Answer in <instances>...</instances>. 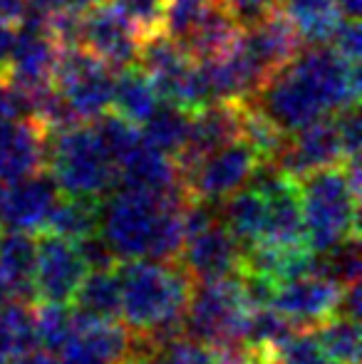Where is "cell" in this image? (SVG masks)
I'll use <instances>...</instances> for the list:
<instances>
[{"mask_svg": "<svg viewBox=\"0 0 362 364\" xmlns=\"http://www.w3.org/2000/svg\"><path fill=\"white\" fill-rule=\"evenodd\" d=\"M360 68L325 45L300 50L248 102L285 134L358 105Z\"/></svg>", "mask_w": 362, "mask_h": 364, "instance_id": "cell-1", "label": "cell"}, {"mask_svg": "<svg viewBox=\"0 0 362 364\" xmlns=\"http://www.w3.org/2000/svg\"><path fill=\"white\" fill-rule=\"evenodd\" d=\"M186 198V191L149 193L122 186L102 198L97 230L119 260H179Z\"/></svg>", "mask_w": 362, "mask_h": 364, "instance_id": "cell-2", "label": "cell"}, {"mask_svg": "<svg viewBox=\"0 0 362 364\" xmlns=\"http://www.w3.org/2000/svg\"><path fill=\"white\" fill-rule=\"evenodd\" d=\"M122 288V315L134 335L159 350L164 342L183 335L193 280L179 260H119L115 265Z\"/></svg>", "mask_w": 362, "mask_h": 364, "instance_id": "cell-3", "label": "cell"}, {"mask_svg": "<svg viewBox=\"0 0 362 364\" xmlns=\"http://www.w3.org/2000/svg\"><path fill=\"white\" fill-rule=\"evenodd\" d=\"M305 243L315 253H325L360 233V193L353 191L345 166H328L298 181Z\"/></svg>", "mask_w": 362, "mask_h": 364, "instance_id": "cell-4", "label": "cell"}, {"mask_svg": "<svg viewBox=\"0 0 362 364\" xmlns=\"http://www.w3.org/2000/svg\"><path fill=\"white\" fill-rule=\"evenodd\" d=\"M251 305L236 275L193 283L188 297L183 335L206 345L216 355L246 350V327Z\"/></svg>", "mask_w": 362, "mask_h": 364, "instance_id": "cell-5", "label": "cell"}, {"mask_svg": "<svg viewBox=\"0 0 362 364\" xmlns=\"http://www.w3.org/2000/svg\"><path fill=\"white\" fill-rule=\"evenodd\" d=\"M45 168L68 196L105 198L117 186V166L95 127L80 122L48 134Z\"/></svg>", "mask_w": 362, "mask_h": 364, "instance_id": "cell-6", "label": "cell"}, {"mask_svg": "<svg viewBox=\"0 0 362 364\" xmlns=\"http://www.w3.org/2000/svg\"><path fill=\"white\" fill-rule=\"evenodd\" d=\"M53 87L60 92L78 122H92L110 112L115 70L80 45L60 48L53 70Z\"/></svg>", "mask_w": 362, "mask_h": 364, "instance_id": "cell-7", "label": "cell"}, {"mask_svg": "<svg viewBox=\"0 0 362 364\" xmlns=\"http://www.w3.org/2000/svg\"><path fill=\"white\" fill-rule=\"evenodd\" d=\"M258 161L261 156L246 139H236L231 144L213 149L181 171L186 196L213 203L223 201L233 191L246 186Z\"/></svg>", "mask_w": 362, "mask_h": 364, "instance_id": "cell-8", "label": "cell"}, {"mask_svg": "<svg viewBox=\"0 0 362 364\" xmlns=\"http://www.w3.org/2000/svg\"><path fill=\"white\" fill-rule=\"evenodd\" d=\"M142 30L115 3H100L82 13L80 23V48L95 55L112 70H122L137 63L142 45Z\"/></svg>", "mask_w": 362, "mask_h": 364, "instance_id": "cell-9", "label": "cell"}, {"mask_svg": "<svg viewBox=\"0 0 362 364\" xmlns=\"http://www.w3.org/2000/svg\"><path fill=\"white\" fill-rule=\"evenodd\" d=\"M35 238V265H33V285L38 300L63 302L70 305L78 292L82 278L87 275V265L80 258L73 240L60 238L48 230H40Z\"/></svg>", "mask_w": 362, "mask_h": 364, "instance_id": "cell-10", "label": "cell"}, {"mask_svg": "<svg viewBox=\"0 0 362 364\" xmlns=\"http://www.w3.org/2000/svg\"><path fill=\"white\" fill-rule=\"evenodd\" d=\"M271 164H275L280 171L288 173L295 181L313 171H320V168L345 164L335 119L323 117V119H315L313 124L288 134Z\"/></svg>", "mask_w": 362, "mask_h": 364, "instance_id": "cell-11", "label": "cell"}, {"mask_svg": "<svg viewBox=\"0 0 362 364\" xmlns=\"http://www.w3.org/2000/svg\"><path fill=\"white\" fill-rule=\"evenodd\" d=\"M179 263L186 268L193 283L218 280L236 275L243 265V245L233 238L231 230L216 220L208 228L183 238Z\"/></svg>", "mask_w": 362, "mask_h": 364, "instance_id": "cell-12", "label": "cell"}, {"mask_svg": "<svg viewBox=\"0 0 362 364\" xmlns=\"http://www.w3.org/2000/svg\"><path fill=\"white\" fill-rule=\"evenodd\" d=\"M340 292L343 288L335 280L320 273H310L278 285L273 292L271 307H275L283 317H288L298 330H313L315 325L335 315Z\"/></svg>", "mask_w": 362, "mask_h": 364, "instance_id": "cell-13", "label": "cell"}, {"mask_svg": "<svg viewBox=\"0 0 362 364\" xmlns=\"http://www.w3.org/2000/svg\"><path fill=\"white\" fill-rule=\"evenodd\" d=\"M238 40L251 53V58L266 73L268 80L303 50V40H300L298 30L293 28L288 15L280 10V5L266 10L248 25H241Z\"/></svg>", "mask_w": 362, "mask_h": 364, "instance_id": "cell-14", "label": "cell"}, {"mask_svg": "<svg viewBox=\"0 0 362 364\" xmlns=\"http://www.w3.org/2000/svg\"><path fill=\"white\" fill-rule=\"evenodd\" d=\"M241 119H243V102H208L198 107L188 117V136L186 144L174 159L179 171L188 168L193 161L213 149L231 144L241 139Z\"/></svg>", "mask_w": 362, "mask_h": 364, "instance_id": "cell-15", "label": "cell"}, {"mask_svg": "<svg viewBox=\"0 0 362 364\" xmlns=\"http://www.w3.org/2000/svg\"><path fill=\"white\" fill-rule=\"evenodd\" d=\"M60 196H63V191L45 168L33 176L20 178V181L5 183L0 225L13 230L40 233Z\"/></svg>", "mask_w": 362, "mask_h": 364, "instance_id": "cell-16", "label": "cell"}, {"mask_svg": "<svg viewBox=\"0 0 362 364\" xmlns=\"http://www.w3.org/2000/svg\"><path fill=\"white\" fill-rule=\"evenodd\" d=\"M48 132L30 117H18L0 127V181L13 183L43 171Z\"/></svg>", "mask_w": 362, "mask_h": 364, "instance_id": "cell-17", "label": "cell"}, {"mask_svg": "<svg viewBox=\"0 0 362 364\" xmlns=\"http://www.w3.org/2000/svg\"><path fill=\"white\" fill-rule=\"evenodd\" d=\"M117 183L149 193L186 191L174 159L156 151L144 139L117 164Z\"/></svg>", "mask_w": 362, "mask_h": 364, "instance_id": "cell-18", "label": "cell"}, {"mask_svg": "<svg viewBox=\"0 0 362 364\" xmlns=\"http://www.w3.org/2000/svg\"><path fill=\"white\" fill-rule=\"evenodd\" d=\"M238 33H241V25L233 18L228 5L223 0H211L193 30L186 35V40L179 45L193 63H206V60L218 58L238 38Z\"/></svg>", "mask_w": 362, "mask_h": 364, "instance_id": "cell-19", "label": "cell"}, {"mask_svg": "<svg viewBox=\"0 0 362 364\" xmlns=\"http://www.w3.org/2000/svg\"><path fill=\"white\" fill-rule=\"evenodd\" d=\"M218 211H221L223 225H226L233 233V238L243 245V250L263 240V230H266V218H268V203L261 191H256V188H251V186H241L238 191H233L231 196L218 201Z\"/></svg>", "mask_w": 362, "mask_h": 364, "instance_id": "cell-20", "label": "cell"}, {"mask_svg": "<svg viewBox=\"0 0 362 364\" xmlns=\"http://www.w3.org/2000/svg\"><path fill=\"white\" fill-rule=\"evenodd\" d=\"M33 265L35 235L28 233V230L8 228V233L0 235V275L15 290L18 302H25V305H35L38 302L33 285Z\"/></svg>", "mask_w": 362, "mask_h": 364, "instance_id": "cell-21", "label": "cell"}, {"mask_svg": "<svg viewBox=\"0 0 362 364\" xmlns=\"http://www.w3.org/2000/svg\"><path fill=\"white\" fill-rule=\"evenodd\" d=\"M159 105V95H156L154 85H151L149 75L139 68V65H127L122 70H115V87H112V107L119 117L127 122L142 127L149 114Z\"/></svg>", "mask_w": 362, "mask_h": 364, "instance_id": "cell-22", "label": "cell"}, {"mask_svg": "<svg viewBox=\"0 0 362 364\" xmlns=\"http://www.w3.org/2000/svg\"><path fill=\"white\" fill-rule=\"evenodd\" d=\"M280 10L308 45H328L343 20L335 0H283Z\"/></svg>", "mask_w": 362, "mask_h": 364, "instance_id": "cell-23", "label": "cell"}, {"mask_svg": "<svg viewBox=\"0 0 362 364\" xmlns=\"http://www.w3.org/2000/svg\"><path fill=\"white\" fill-rule=\"evenodd\" d=\"M78 312L100 320H119L122 315V288L117 270H87L78 292L73 297Z\"/></svg>", "mask_w": 362, "mask_h": 364, "instance_id": "cell-24", "label": "cell"}, {"mask_svg": "<svg viewBox=\"0 0 362 364\" xmlns=\"http://www.w3.org/2000/svg\"><path fill=\"white\" fill-rule=\"evenodd\" d=\"M100 208L102 198L63 193L58 198V203H55V208L50 211V218L43 230L75 243V240L85 238V235L97 233V228H100Z\"/></svg>", "mask_w": 362, "mask_h": 364, "instance_id": "cell-25", "label": "cell"}, {"mask_svg": "<svg viewBox=\"0 0 362 364\" xmlns=\"http://www.w3.org/2000/svg\"><path fill=\"white\" fill-rule=\"evenodd\" d=\"M188 117H191V112L169 105V102H161L149 114V119L142 124V139L149 146H154L156 151L176 159L186 144Z\"/></svg>", "mask_w": 362, "mask_h": 364, "instance_id": "cell-26", "label": "cell"}, {"mask_svg": "<svg viewBox=\"0 0 362 364\" xmlns=\"http://www.w3.org/2000/svg\"><path fill=\"white\" fill-rule=\"evenodd\" d=\"M315 342L335 364H360V322L343 315H333L315 325Z\"/></svg>", "mask_w": 362, "mask_h": 364, "instance_id": "cell-27", "label": "cell"}, {"mask_svg": "<svg viewBox=\"0 0 362 364\" xmlns=\"http://www.w3.org/2000/svg\"><path fill=\"white\" fill-rule=\"evenodd\" d=\"M38 347L33 322V305L10 302L0 307V364Z\"/></svg>", "mask_w": 362, "mask_h": 364, "instance_id": "cell-28", "label": "cell"}, {"mask_svg": "<svg viewBox=\"0 0 362 364\" xmlns=\"http://www.w3.org/2000/svg\"><path fill=\"white\" fill-rule=\"evenodd\" d=\"M33 322L38 347L53 352V355H60L75 335L73 310L68 305H63V302L38 300L33 305Z\"/></svg>", "mask_w": 362, "mask_h": 364, "instance_id": "cell-29", "label": "cell"}, {"mask_svg": "<svg viewBox=\"0 0 362 364\" xmlns=\"http://www.w3.org/2000/svg\"><path fill=\"white\" fill-rule=\"evenodd\" d=\"M156 360L161 364H213L216 352H211L206 345L191 340L186 335H176L174 340L164 342L156 350Z\"/></svg>", "mask_w": 362, "mask_h": 364, "instance_id": "cell-30", "label": "cell"}, {"mask_svg": "<svg viewBox=\"0 0 362 364\" xmlns=\"http://www.w3.org/2000/svg\"><path fill=\"white\" fill-rule=\"evenodd\" d=\"M275 364H335V362L325 357V352L315 342L313 332L298 330L275 352Z\"/></svg>", "mask_w": 362, "mask_h": 364, "instance_id": "cell-31", "label": "cell"}, {"mask_svg": "<svg viewBox=\"0 0 362 364\" xmlns=\"http://www.w3.org/2000/svg\"><path fill=\"white\" fill-rule=\"evenodd\" d=\"M333 119H335V129H338V136H340V146H343V154H345V161H348V159H360L362 124H360L358 105L335 112Z\"/></svg>", "mask_w": 362, "mask_h": 364, "instance_id": "cell-32", "label": "cell"}, {"mask_svg": "<svg viewBox=\"0 0 362 364\" xmlns=\"http://www.w3.org/2000/svg\"><path fill=\"white\" fill-rule=\"evenodd\" d=\"M75 248H78L80 258L85 260L87 270H112L119 258L115 255V250L107 245V240L100 233L85 235V238L75 240Z\"/></svg>", "mask_w": 362, "mask_h": 364, "instance_id": "cell-33", "label": "cell"}, {"mask_svg": "<svg viewBox=\"0 0 362 364\" xmlns=\"http://www.w3.org/2000/svg\"><path fill=\"white\" fill-rule=\"evenodd\" d=\"M119 5L127 15L137 23L142 35L154 33L161 28V13H164V0H112Z\"/></svg>", "mask_w": 362, "mask_h": 364, "instance_id": "cell-34", "label": "cell"}, {"mask_svg": "<svg viewBox=\"0 0 362 364\" xmlns=\"http://www.w3.org/2000/svg\"><path fill=\"white\" fill-rule=\"evenodd\" d=\"M330 45L338 55H343L348 63H358L360 65V55H362V33H360V23L358 18H343L340 25L335 28Z\"/></svg>", "mask_w": 362, "mask_h": 364, "instance_id": "cell-35", "label": "cell"}, {"mask_svg": "<svg viewBox=\"0 0 362 364\" xmlns=\"http://www.w3.org/2000/svg\"><path fill=\"white\" fill-rule=\"evenodd\" d=\"M223 3L228 5L233 18L238 20V25H248L251 20H256L258 15L266 13V10L278 8L283 0H223Z\"/></svg>", "mask_w": 362, "mask_h": 364, "instance_id": "cell-36", "label": "cell"}, {"mask_svg": "<svg viewBox=\"0 0 362 364\" xmlns=\"http://www.w3.org/2000/svg\"><path fill=\"white\" fill-rule=\"evenodd\" d=\"M23 117V107H20L18 90L10 85V80L5 75H0V127L10 119Z\"/></svg>", "mask_w": 362, "mask_h": 364, "instance_id": "cell-37", "label": "cell"}, {"mask_svg": "<svg viewBox=\"0 0 362 364\" xmlns=\"http://www.w3.org/2000/svg\"><path fill=\"white\" fill-rule=\"evenodd\" d=\"M15 40H18L15 23H10V20H0V75L8 73L10 58H13Z\"/></svg>", "mask_w": 362, "mask_h": 364, "instance_id": "cell-38", "label": "cell"}, {"mask_svg": "<svg viewBox=\"0 0 362 364\" xmlns=\"http://www.w3.org/2000/svg\"><path fill=\"white\" fill-rule=\"evenodd\" d=\"M60 364H107V362L100 360L97 355H92L90 350H85L80 342L70 340V345L60 352Z\"/></svg>", "mask_w": 362, "mask_h": 364, "instance_id": "cell-39", "label": "cell"}, {"mask_svg": "<svg viewBox=\"0 0 362 364\" xmlns=\"http://www.w3.org/2000/svg\"><path fill=\"white\" fill-rule=\"evenodd\" d=\"M8 364H60V360H58V355H53V352L35 347V350L23 352V355L13 357V360H10Z\"/></svg>", "mask_w": 362, "mask_h": 364, "instance_id": "cell-40", "label": "cell"}, {"mask_svg": "<svg viewBox=\"0 0 362 364\" xmlns=\"http://www.w3.org/2000/svg\"><path fill=\"white\" fill-rule=\"evenodd\" d=\"M28 10V0H0V20L18 23Z\"/></svg>", "mask_w": 362, "mask_h": 364, "instance_id": "cell-41", "label": "cell"}, {"mask_svg": "<svg viewBox=\"0 0 362 364\" xmlns=\"http://www.w3.org/2000/svg\"><path fill=\"white\" fill-rule=\"evenodd\" d=\"M213 364H258V362L243 350V352H228V355H216V362Z\"/></svg>", "mask_w": 362, "mask_h": 364, "instance_id": "cell-42", "label": "cell"}, {"mask_svg": "<svg viewBox=\"0 0 362 364\" xmlns=\"http://www.w3.org/2000/svg\"><path fill=\"white\" fill-rule=\"evenodd\" d=\"M28 5L35 10H40V13L50 15V13H55V10H63L65 0H28Z\"/></svg>", "mask_w": 362, "mask_h": 364, "instance_id": "cell-43", "label": "cell"}, {"mask_svg": "<svg viewBox=\"0 0 362 364\" xmlns=\"http://www.w3.org/2000/svg\"><path fill=\"white\" fill-rule=\"evenodd\" d=\"M105 0H65V10H73V13H87V10L97 8Z\"/></svg>", "mask_w": 362, "mask_h": 364, "instance_id": "cell-44", "label": "cell"}, {"mask_svg": "<svg viewBox=\"0 0 362 364\" xmlns=\"http://www.w3.org/2000/svg\"><path fill=\"white\" fill-rule=\"evenodd\" d=\"M10 302H18V297H15V290L10 288L8 280H5L3 275H0V307L10 305Z\"/></svg>", "mask_w": 362, "mask_h": 364, "instance_id": "cell-45", "label": "cell"}, {"mask_svg": "<svg viewBox=\"0 0 362 364\" xmlns=\"http://www.w3.org/2000/svg\"><path fill=\"white\" fill-rule=\"evenodd\" d=\"M127 364H161V362L156 360L154 355H151V357H142V360H132V362H127Z\"/></svg>", "mask_w": 362, "mask_h": 364, "instance_id": "cell-46", "label": "cell"}, {"mask_svg": "<svg viewBox=\"0 0 362 364\" xmlns=\"http://www.w3.org/2000/svg\"><path fill=\"white\" fill-rule=\"evenodd\" d=\"M3 193H5V183L0 181V206H3Z\"/></svg>", "mask_w": 362, "mask_h": 364, "instance_id": "cell-47", "label": "cell"}, {"mask_svg": "<svg viewBox=\"0 0 362 364\" xmlns=\"http://www.w3.org/2000/svg\"><path fill=\"white\" fill-rule=\"evenodd\" d=\"M263 364H275V360L273 362H263Z\"/></svg>", "mask_w": 362, "mask_h": 364, "instance_id": "cell-48", "label": "cell"}]
</instances>
